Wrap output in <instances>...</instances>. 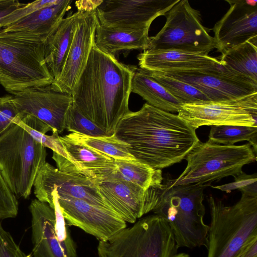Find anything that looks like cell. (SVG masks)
I'll use <instances>...</instances> for the list:
<instances>
[{
	"mask_svg": "<svg viewBox=\"0 0 257 257\" xmlns=\"http://www.w3.org/2000/svg\"><path fill=\"white\" fill-rule=\"evenodd\" d=\"M24 4L17 0H0V22L4 18Z\"/></svg>",
	"mask_w": 257,
	"mask_h": 257,
	"instance_id": "74e56055",
	"label": "cell"
},
{
	"mask_svg": "<svg viewBox=\"0 0 257 257\" xmlns=\"http://www.w3.org/2000/svg\"><path fill=\"white\" fill-rule=\"evenodd\" d=\"M45 43L0 29V84L6 90L14 94L52 84Z\"/></svg>",
	"mask_w": 257,
	"mask_h": 257,
	"instance_id": "5b68a950",
	"label": "cell"
},
{
	"mask_svg": "<svg viewBox=\"0 0 257 257\" xmlns=\"http://www.w3.org/2000/svg\"><path fill=\"white\" fill-rule=\"evenodd\" d=\"M207 201L211 221L207 257H238L243 247L257 237V195L241 193L231 206L212 196Z\"/></svg>",
	"mask_w": 257,
	"mask_h": 257,
	"instance_id": "3957f363",
	"label": "cell"
},
{
	"mask_svg": "<svg viewBox=\"0 0 257 257\" xmlns=\"http://www.w3.org/2000/svg\"><path fill=\"white\" fill-rule=\"evenodd\" d=\"M0 257H32L26 254L14 240L11 234L6 230L0 220Z\"/></svg>",
	"mask_w": 257,
	"mask_h": 257,
	"instance_id": "8d00e7d4",
	"label": "cell"
},
{
	"mask_svg": "<svg viewBox=\"0 0 257 257\" xmlns=\"http://www.w3.org/2000/svg\"><path fill=\"white\" fill-rule=\"evenodd\" d=\"M67 224L80 228L105 241L127 227L126 222L112 210L69 196L57 195Z\"/></svg>",
	"mask_w": 257,
	"mask_h": 257,
	"instance_id": "9a60e30c",
	"label": "cell"
},
{
	"mask_svg": "<svg viewBox=\"0 0 257 257\" xmlns=\"http://www.w3.org/2000/svg\"><path fill=\"white\" fill-rule=\"evenodd\" d=\"M165 16L166 22L163 27L150 37L149 49L208 54L215 48L213 37L203 26L199 11L187 0H179Z\"/></svg>",
	"mask_w": 257,
	"mask_h": 257,
	"instance_id": "9c48e42d",
	"label": "cell"
},
{
	"mask_svg": "<svg viewBox=\"0 0 257 257\" xmlns=\"http://www.w3.org/2000/svg\"><path fill=\"white\" fill-rule=\"evenodd\" d=\"M47 155L46 148L17 123L0 136V173L16 197L30 196Z\"/></svg>",
	"mask_w": 257,
	"mask_h": 257,
	"instance_id": "52a82bcc",
	"label": "cell"
},
{
	"mask_svg": "<svg viewBox=\"0 0 257 257\" xmlns=\"http://www.w3.org/2000/svg\"><path fill=\"white\" fill-rule=\"evenodd\" d=\"M179 0H102L95 9L100 24L124 29H149L157 17L165 16Z\"/></svg>",
	"mask_w": 257,
	"mask_h": 257,
	"instance_id": "7c38bea8",
	"label": "cell"
},
{
	"mask_svg": "<svg viewBox=\"0 0 257 257\" xmlns=\"http://www.w3.org/2000/svg\"><path fill=\"white\" fill-rule=\"evenodd\" d=\"M98 23L95 10L81 12L64 65L58 77L51 85L54 90L72 94L95 45Z\"/></svg>",
	"mask_w": 257,
	"mask_h": 257,
	"instance_id": "2e32d148",
	"label": "cell"
},
{
	"mask_svg": "<svg viewBox=\"0 0 257 257\" xmlns=\"http://www.w3.org/2000/svg\"><path fill=\"white\" fill-rule=\"evenodd\" d=\"M17 123L24 128L35 141L45 148H48L53 152L67 159V155L58 133L53 132L51 135H47L46 133L52 131V129L46 123L29 114H24Z\"/></svg>",
	"mask_w": 257,
	"mask_h": 257,
	"instance_id": "f546056e",
	"label": "cell"
},
{
	"mask_svg": "<svg viewBox=\"0 0 257 257\" xmlns=\"http://www.w3.org/2000/svg\"><path fill=\"white\" fill-rule=\"evenodd\" d=\"M98 192L111 210L126 223L153 211L159 204L164 184L146 190L119 179L108 178L96 184Z\"/></svg>",
	"mask_w": 257,
	"mask_h": 257,
	"instance_id": "4fadbf2b",
	"label": "cell"
},
{
	"mask_svg": "<svg viewBox=\"0 0 257 257\" xmlns=\"http://www.w3.org/2000/svg\"><path fill=\"white\" fill-rule=\"evenodd\" d=\"M137 68L120 62L94 45L71 94L73 104L108 136L114 134L130 111L132 80Z\"/></svg>",
	"mask_w": 257,
	"mask_h": 257,
	"instance_id": "7a4b0ae2",
	"label": "cell"
},
{
	"mask_svg": "<svg viewBox=\"0 0 257 257\" xmlns=\"http://www.w3.org/2000/svg\"><path fill=\"white\" fill-rule=\"evenodd\" d=\"M238 257H257V237L253 238L243 247Z\"/></svg>",
	"mask_w": 257,
	"mask_h": 257,
	"instance_id": "f35d334b",
	"label": "cell"
},
{
	"mask_svg": "<svg viewBox=\"0 0 257 257\" xmlns=\"http://www.w3.org/2000/svg\"><path fill=\"white\" fill-rule=\"evenodd\" d=\"M166 74L197 88L210 101L229 100L257 93V85L226 73L220 68L215 71Z\"/></svg>",
	"mask_w": 257,
	"mask_h": 257,
	"instance_id": "44dd1931",
	"label": "cell"
},
{
	"mask_svg": "<svg viewBox=\"0 0 257 257\" xmlns=\"http://www.w3.org/2000/svg\"><path fill=\"white\" fill-rule=\"evenodd\" d=\"M172 257H190L189 254L185 253H180L178 254H175Z\"/></svg>",
	"mask_w": 257,
	"mask_h": 257,
	"instance_id": "60d3db41",
	"label": "cell"
},
{
	"mask_svg": "<svg viewBox=\"0 0 257 257\" xmlns=\"http://www.w3.org/2000/svg\"><path fill=\"white\" fill-rule=\"evenodd\" d=\"M232 182L218 185L211 186L212 188L230 193L231 191L238 189L241 193L257 194V174L248 175L243 171L234 177Z\"/></svg>",
	"mask_w": 257,
	"mask_h": 257,
	"instance_id": "836d02e7",
	"label": "cell"
},
{
	"mask_svg": "<svg viewBox=\"0 0 257 257\" xmlns=\"http://www.w3.org/2000/svg\"><path fill=\"white\" fill-rule=\"evenodd\" d=\"M208 137L211 142L224 145H233L236 143L246 141L257 154V126L212 125Z\"/></svg>",
	"mask_w": 257,
	"mask_h": 257,
	"instance_id": "f1b7e54d",
	"label": "cell"
},
{
	"mask_svg": "<svg viewBox=\"0 0 257 257\" xmlns=\"http://www.w3.org/2000/svg\"><path fill=\"white\" fill-rule=\"evenodd\" d=\"M33 187L37 199L48 204L52 209L54 204L51 193L55 189L59 196L82 199L91 204L111 210L93 182L85 177L62 172L47 162L39 170Z\"/></svg>",
	"mask_w": 257,
	"mask_h": 257,
	"instance_id": "5bb4252c",
	"label": "cell"
},
{
	"mask_svg": "<svg viewBox=\"0 0 257 257\" xmlns=\"http://www.w3.org/2000/svg\"><path fill=\"white\" fill-rule=\"evenodd\" d=\"M60 139L67 159L53 152L52 159L59 170L85 177L96 184L109 178L115 170L113 158L66 136Z\"/></svg>",
	"mask_w": 257,
	"mask_h": 257,
	"instance_id": "d6986e66",
	"label": "cell"
},
{
	"mask_svg": "<svg viewBox=\"0 0 257 257\" xmlns=\"http://www.w3.org/2000/svg\"><path fill=\"white\" fill-rule=\"evenodd\" d=\"M131 92L139 95L148 104L171 113L178 112L182 104L146 70L140 68L135 71Z\"/></svg>",
	"mask_w": 257,
	"mask_h": 257,
	"instance_id": "484cf974",
	"label": "cell"
},
{
	"mask_svg": "<svg viewBox=\"0 0 257 257\" xmlns=\"http://www.w3.org/2000/svg\"><path fill=\"white\" fill-rule=\"evenodd\" d=\"M147 71L182 104L210 101L201 91L188 83L164 73Z\"/></svg>",
	"mask_w": 257,
	"mask_h": 257,
	"instance_id": "4dcf8cb0",
	"label": "cell"
},
{
	"mask_svg": "<svg viewBox=\"0 0 257 257\" xmlns=\"http://www.w3.org/2000/svg\"><path fill=\"white\" fill-rule=\"evenodd\" d=\"M195 130L177 114L145 103L124 115L114 134L137 161L161 170L181 162L200 142Z\"/></svg>",
	"mask_w": 257,
	"mask_h": 257,
	"instance_id": "6da1fadb",
	"label": "cell"
},
{
	"mask_svg": "<svg viewBox=\"0 0 257 257\" xmlns=\"http://www.w3.org/2000/svg\"><path fill=\"white\" fill-rule=\"evenodd\" d=\"M23 115L15 105L12 95L0 97V136Z\"/></svg>",
	"mask_w": 257,
	"mask_h": 257,
	"instance_id": "e575fe53",
	"label": "cell"
},
{
	"mask_svg": "<svg viewBox=\"0 0 257 257\" xmlns=\"http://www.w3.org/2000/svg\"><path fill=\"white\" fill-rule=\"evenodd\" d=\"M222 71L257 85V41L227 49L218 58Z\"/></svg>",
	"mask_w": 257,
	"mask_h": 257,
	"instance_id": "d4e9b609",
	"label": "cell"
},
{
	"mask_svg": "<svg viewBox=\"0 0 257 257\" xmlns=\"http://www.w3.org/2000/svg\"><path fill=\"white\" fill-rule=\"evenodd\" d=\"M226 2L230 8L212 28L215 48L221 53L245 42L257 41V1Z\"/></svg>",
	"mask_w": 257,
	"mask_h": 257,
	"instance_id": "ac0fdd59",
	"label": "cell"
},
{
	"mask_svg": "<svg viewBox=\"0 0 257 257\" xmlns=\"http://www.w3.org/2000/svg\"><path fill=\"white\" fill-rule=\"evenodd\" d=\"M105 241H99V257H172L177 248L167 221L156 214L141 218Z\"/></svg>",
	"mask_w": 257,
	"mask_h": 257,
	"instance_id": "ba28073f",
	"label": "cell"
},
{
	"mask_svg": "<svg viewBox=\"0 0 257 257\" xmlns=\"http://www.w3.org/2000/svg\"><path fill=\"white\" fill-rule=\"evenodd\" d=\"M72 2L60 0L56 5L38 10L2 29L20 37L45 42L71 9Z\"/></svg>",
	"mask_w": 257,
	"mask_h": 257,
	"instance_id": "7402d4cb",
	"label": "cell"
},
{
	"mask_svg": "<svg viewBox=\"0 0 257 257\" xmlns=\"http://www.w3.org/2000/svg\"><path fill=\"white\" fill-rule=\"evenodd\" d=\"M52 209L37 199L29 206L32 220V257H77L76 246L63 216L55 190Z\"/></svg>",
	"mask_w": 257,
	"mask_h": 257,
	"instance_id": "30bf717a",
	"label": "cell"
},
{
	"mask_svg": "<svg viewBox=\"0 0 257 257\" xmlns=\"http://www.w3.org/2000/svg\"><path fill=\"white\" fill-rule=\"evenodd\" d=\"M65 136L70 140L99 151L115 160H136L128 151V145L119 140L114 134L109 136L93 137L72 133Z\"/></svg>",
	"mask_w": 257,
	"mask_h": 257,
	"instance_id": "83f0119b",
	"label": "cell"
},
{
	"mask_svg": "<svg viewBox=\"0 0 257 257\" xmlns=\"http://www.w3.org/2000/svg\"><path fill=\"white\" fill-rule=\"evenodd\" d=\"M206 187L196 184L169 186L164 184L160 202L153 211L172 230L177 249L207 246L209 226L204 222Z\"/></svg>",
	"mask_w": 257,
	"mask_h": 257,
	"instance_id": "277c9868",
	"label": "cell"
},
{
	"mask_svg": "<svg viewBox=\"0 0 257 257\" xmlns=\"http://www.w3.org/2000/svg\"><path fill=\"white\" fill-rule=\"evenodd\" d=\"M81 12L77 11L64 18L45 43V61L54 80L65 63Z\"/></svg>",
	"mask_w": 257,
	"mask_h": 257,
	"instance_id": "cb8c5ba5",
	"label": "cell"
},
{
	"mask_svg": "<svg viewBox=\"0 0 257 257\" xmlns=\"http://www.w3.org/2000/svg\"><path fill=\"white\" fill-rule=\"evenodd\" d=\"M177 115L195 130L203 125L257 126V93L226 100L182 104Z\"/></svg>",
	"mask_w": 257,
	"mask_h": 257,
	"instance_id": "8fae6325",
	"label": "cell"
},
{
	"mask_svg": "<svg viewBox=\"0 0 257 257\" xmlns=\"http://www.w3.org/2000/svg\"><path fill=\"white\" fill-rule=\"evenodd\" d=\"M115 163V170L109 178L123 180L145 190L163 185L161 169H154L137 160H117Z\"/></svg>",
	"mask_w": 257,
	"mask_h": 257,
	"instance_id": "4316f807",
	"label": "cell"
},
{
	"mask_svg": "<svg viewBox=\"0 0 257 257\" xmlns=\"http://www.w3.org/2000/svg\"><path fill=\"white\" fill-rule=\"evenodd\" d=\"M138 59L140 68L165 74L215 71L220 66L218 59L208 54L179 50L147 49Z\"/></svg>",
	"mask_w": 257,
	"mask_h": 257,
	"instance_id": "ffe728a7",
	"label": "cell"
},
{
	"mask_svg": "<svg viewBox=\"0 0 257 257\" xmlns=\"http://www.w3.org/2000/svg\"><path fill=\"white\" fill-rule=\"evenodd\" d=\"M149 29L124 30L104 26L98 23L95 31V45L101 51L115 56L134 50L150 47Z\"/></svg>",
	"mask_w": 257,
	"mask_h": 257,
	"instance_id": "603a6c76",
	"label": "cell"
},
{
	"mask_svg": "<svg viewBox=\"0 0 257 257\" xmlns=\"http://www.w3.org/2000/svg\"><path fill=\"white\" fill-rule=\"evenodd\" d=\"M13 101L23 114L35 116L48 125L52 132L61 133L65 119L73 104L72 95L48 86L26 89L13 94Z\"/></svg>",
	"mask_w": 257,
	"mask_h": 257,
	"instance_id": "e0dca14e",
	"label": "cell"
},
{
	"mask_svg": "<svg viewBox=\"0 0 257 257\" xmlns=\"http://www.w3.org/2000/svg\"><path fill=\"white\" fill-rule=\"evenodd\" d=\"M65 129L72 133L89 137L109 136L82 114L73 104L66 114Z\"/></svg>",
	"mask_w": 257,
	"mask_h": 257,
	"instance_id": "1f68e13d",
	"label": "cell"
},
{
	"mask_svg": "<svg viewBox=\"0 0 257 257\" xmlns=\"http://www.w3.org/2000/svg\"><path fill=\"white\" fill-rule=\"evenodd\" d=\"M102 1H80L75 2L78 11L87 12L95 10Z\"/></svg>",
	"mask_w": 257,
	"mask_h": 257,
	"instance_id": "ab89813d",
	"label": "cell"
},
{
	"mask_svg": "<svg viewBox=\"0 0 257 257\" xmlns=\"http://www.w3.org/2000/svg\"><path fill=\"white\" fill-rule=\"evenodd\" d=\"M60 0H38L25 4L4 18L0 22V29L6 27L33 12L59 3Z\"/></svg>",
	"mask_w": 257,
	"mask_h": 257,
	"instance_id": "d6a6232c",
	"label": "cell"
},
{
	"mask_svg": "<svg viewBox=\"0 0 257 257\" xmlns=\"http://www.w3.org/2000/svg\"><path fill=\"white\" fill-rule=\"evenodd\" d=\"M18 213L17 198L10 190L0 173V220L15 217Z\"/></svg>",
	"mask_w": 257,
	"mask_h": 257,
	"instance_id": "d590c367",
	"label": "cell"
},
{
	"mask_svg": "<svg viewBox=\"0 0 257 257\" xmlns=\"http://www.w3.org/2000/svg\"><path fill=\"white\" fill-rule=\"evenodd\" d=\"M187 166L175 179L166 183L169 186L196 184L211 186L227 176L233 177L242 172L243 166L256 160V153L251 145H224L209 140L199 142L185 158Z\"/></svg>",
	"mask_w": 257,
	"mask_h": 257,
	"instance_id": "8992f818",
	"label": "cell"
}]
</instances>
